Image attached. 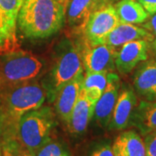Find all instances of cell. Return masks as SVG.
Listing matches in <instances>:
<instances>
[{"label": "cell", "mask_w": 156, "mask_h": 156, "mask_svg": "<svg viewBox=\"0 0 156 156\" xmlns=\"http://www.w3.org/2000/svg\"><path fill=\"white\" fill-rule=\"evenodd\" d=\"M46 90L36 81H30L0 93V142L17 139V123L29 111L44 102Z\"/></svg>", "instance_id": "1"}, {"label": "cell", "mask_w": 156, "mask_h": 156, "mask_svg": "<svg viewBox=\"0 0 156 156\" xmlns=\"http://www.w3.org/2000/svg\"><path fill=\"white\" fill-rule=\"evenodd\" d=\"M65 19V5L56 0H23L17 26L26 37L43 39L56 34Z\"/></svg>", "instance_id": "2"}, {"label": "cell", "mask_w": 156, "mask_h": 156, "mask_svg": "<svg viewBox=\"0 0 156 156\" xmlns=\"http://www.w3.org/2000/svg\"><path fill=\"white\" fill-rule=\"evenodd\" d=\"M43 68L37 56L16 50L0 56V93L17 85L33 81Z\"/></svg>", "instance_id": "3"}, {"label": "cell", "mask_w": 156, "mask_h": 156, "mask_svg": "<svg viewBox=\"0 0 156 156\" xmlns=\"http://www.w3.org/2000/svg\"><path fill=\"white\" fill-rule=\"evenodd\" d=\"M56 118L50 107H40L25 113L17 123V140L32 153H36L51 138Z\"/></svg>", "instance_id": "4"}, {"label": "cell", "mask_w": 156, "mask_h": 156, "mask_svg": "<svg viewBox=\"0 0 156 156\" xmlns=\"http://www.w3.org/2000/svg\"><path fill=\"white\" fill-rule=\"evenodd\" d=\"M83 74L80 48L69 40L62 42L51 73L49 92L55 97L63 85Z\"/></svg>", "instance_id": "5"}, {"label": "cell", "mask_w": 156, "mask_h": 156, "mask_svg": "<svg viewBox=\"0 0 156 156\" xmlns=\"http://www.w3.org/2000/svg\"><path fill=\"white\" fill-rule=\"evenodd\" d=\"M115 6L103 4L93 11L81 30L83 43L89 45L104 44L109 33L119 25Z\"/></svg>", "instance_id": "6"}, {"label": "cell", "mask_w": 156, "mask_h": 156, "mask_svg": "<svg viewBox=\"0 0 156 156\" xmlns=\"http://www.w3.org/2000/svg\"><path fill=\"white\" fill-rule=\"evenodd\" d=\"M23 0H0V54L17 50V16Z\"/></svg>", "instance_id": "7"}, {"label": "cell", "mask_w": 156, "mask_h": 156, "mask_svg": "<svg viewBox=\"0 0 156 156\" xmlns=\"http://www.w3.org/2000/svg\"><path fill=\"white\" fill-rule=\"evenodd\" d=\"M81 57L85 73L113 72L115 69L116 49L109 45H89L83 43Z\"/></svg>", "instance_id": "8"}, {"label": "cell", "mask_w": 156, "mask_h": 156, "mask_svg": "<svg viewBox=\"0 0 156 156\" xmlns=\"http://www.w3.org/2000/svg\"><path fill=\"white\" fill-rule=\"evenodd\" d=\"M150 42L147 40H135L123 44L117 51L115 57V69L122 75H128L133 71L140 62L148 59Z\"/></svg>", "instance_id": "9"}, {"label": "cell", "mask_w": 156, "mask_h": 156, "mask_svg": "<svg viewBox=\"0 0 156 156\" xmlns=\"http://www.w3.org/2000/svg\"><path fill=\"white\" fill-rule=\"evenodd\" d=\"M121 88L120 78L115 73H108V80L102 95L96 101L94 110V119L102 128H108Z\"/></svg>", "instance_id": "10"}, {"label": "cell", "mask_w": 156, "mask_h": 156, "mask_svg": "<svg viewBox=\"0 0 156 156\" xmlns=\"http://www.w3.org/2000/svg\"><path fill=\"white\" fill-rule=\"evenodd\" d=\"M97 101L82 88L78 99L70 115L67 128L73 134H83L94 115Z\"/></svg>", "instance_id": "11"}, {"label": "cell", "mask_w": 156, "mask_h": 156, "mask_svg": "<svg viewBox=\"0 0 156 156\" xmlns=\"http://www.w3.org/2000/svg\"><path fill=\"white\" fill-rule=\"evenodd\" d=\"M137 105V96L131 87L124 86L119 91L111 120L108 128L110 130H123L129 126L130 118Z\"/></svg>", "instance_id": "12"}, {"label": "cell", "mask_w": 156, "mask_h": 156, "mask_svg": "<svg viewBox=\"0 0 156 156\" xmlns=\"http://www.w3.org/2000/svg\"><path fill=\"white\" fill-rule=\"evenodd\" d=\"M83 74L71 80L56 92L55 95L56 111L62 121L67 125L74 106L83 88Z\"/></svg>", "instance_id": "13"}, {"label": "cell", "mask_w": 156, "mask_h": 156, "mask_svg": "<svg viewBox=\"0 0 156 156\" xmlns=\"http://www.w3.org/2000/svg\"><path fill=\"white\" fill-rule=\"evenodd\" d=\"M133 84L142 100L156 101V60H147L136 70Z\"/></svg>", "instance_id": "14"}, {"label": "cell", "mask_w": 156, "mask_h": 156, "mask_svg": "<svg viewBox=\"0 0 156 156\" xmlns=\"http://www.w3.org/2000/svg\"><path fill=\"white\" fill-rule=\"evenodd\" d=\"M101 5L99 0H68L65 5L68 23L74 30L80 32L90 14Z\"/></svg>", "instance_id": "15"}, {"label": "cell", "mask_w": 156, "mask_h": 156, "mask_svg": "<svg viewBox=\"0 0 156 156\" xmlns=\"http://www.w3.org/2000/svg\"><path fill=\"white\" fill-rule=\"evenodd\" d=\"M140 39L152 43L154 40V37L143 27H138L131 23H120L108 36L105 44L116 49L117 47L122 46L128 42Z\"/></svg>", "instance_id": "16"}, {"label": "cell", "mask_w": 156, "mask_h": 156, "mask_svg": "<svg viewBox=\"0 0 156 156\" xmlns=\"http://www.w3.org/2000/svg\"><path fill=\"white\" fill-rule=\"evenodd\" d=\"M129 125L145 136L156 130V101L140 100L134 108Z\"/></svg>", "instance_id": "17"}, {"label": "cell", "mask_w": 156, "mask_h": 156, "mask_svg": "<svg viewBox=\"0 0 156 156\" xmlns=\"http://www.w3.org/2000/svg\"><path fill=\"white\" fill-rule=\"evenodd\" d=\"M112 149L115 156H147L144 140L134 130H127L117 136Z\"/></svg>", "instance_id": "18"}, {"label": "cell", "mask_w": 156, "mask_h": 156, "mask_svg": "<svg viewBox=\"0 0 156 156\" xmlns=\"http://www.w3.org/2000/svg\"><path fill=\"white\" fill-rule=\"evenodd\" d=\"M117 16L122 23L141 24L149 18V14L135 0H120L115 5Z\"/></svg>", "instance_id": "19"}, {"label": "cell", "mask_w": 156, "mask_h": 156, "mask_svg": "<svg viewBox=\"0 0 156 156\" xmlns=\"http://www.w3.org/2000/svg\"><path fill=\"white\" fill-rule=\"evenodd\" d=\"M108 73L105 71L85 73L83 75V89H85L93 98L98 101L108 84Z\"/></svg>", "instance_id": "20"}, {"label": "cell", "mask_w": 156, "mask_h": 156, "mask_svg": "<svg viewBox=\"0 0 156 156\" xmlns=\"http://www.w3.org/2000/svg\"><path fill=\"white\" fill-rule=\"evenodd\" d=\"M35 156H72L67 146L59 140L50 138L45 142L38 150L35 153Z\"/></svg>", "instance_id": "21"}, {"label": "cell", "mask_w": 156, "mask_h": 156, "mask_svg": "<svg viewBox=\"0 0 156 156\" xmlns=\"http://www.w3.org/2000/svg\"><path fill=\"white\" fill-rule=\"evenodd\" d=\"M3 156H35V154L23 146L17 139H9L0 142Z\"/></svg>", "instance_id": "22"}, {"label": "cell", "mask_w": 156, "mask_h": 156, "mask_svg": "<svg viewBox=\"0 0 156 156\" xmlns=\"http://www.w3.org/2000/svg\"><path fill=\"white\" fill-rule=\"evenodd\" d=\"M144 142L147 156H156V130L145 135Z\"/></svg>", "instance_id": "23"}, {"label": "cell", "mask_w": 156, "mask_h": 156, "mask_svg": "<svg viewBox=\"0 0 156 156\" xmlns=\"http://www.w3.org/2000/svg\"><path fill=\"white\" fill-rule=\"evenodd\" d=\"M89 156H115L110 145H101L93 151Z\"/></svg>", "instance_id": "24"}, {"label": "cell", "mask_w": 156, "mask_h": 156, "mask_svg": "<svg viewBox=\"0 0 156 156\" xmlns=\"http://www.w3.org/2000/svg\"><path fill=\"white\" fill-rule=\"evenodd\" d=\"M138 2L149 15L156 14V0H138Z\"/></svg>", "instance_id": "25"}, {"label": "cell", "mask_w": 156, "mask_h": 156, "mask_svg": "<svg viewBox=\"0 0 156 156\" xmlns=\"http://www.w3.org/2000/svg\"><path fill=\"white\" fill-rule=\"evenodd\" d=\"M142 27L148 30L154 37H156V14L152 15L145 23H142Z\"/></svg>", "instance_id": "26"}, {"label": "cell", "mask_w": 156, "mask_h": 156, "mask_svg": "<svg viewBox=\"0 0 156 156\" xmlns=\"http://www.w3.org/2000/svg\"><path fill=\"white\" fill-rule=\"evenodd\" d=\"M152 49L154 51V53L156 54V39H154L153 42H152Z\"/></svg>", "instance_id": "27"}, {"label": "cell", "mask_w": 156, "mask_h": 156, "mask_svg": "<svg viewBox=\"0 0 156 156\" xmlns=\"http://www.w3.org/2000/svg\"><path fill=\"white\" fill-rule=\"evenodd\" d=\"M57 2H59V3H61L62 5H66V3H67L68 0H56Z\"/></svg>", "instance_id": "28"}, {"label": "cell", "mask_w": 156, "mask_h": 156, "mask_svg": "<svg viewBox=\"0 0 156 156\" xmlns=\"http://www.w3.org/2000/svg\"><path fill=\"white\" fill-rule=\"evenodd\" d=\"M99 1H100L101 3H102V4H106L108 0H99Z\"/></svg>", "instance_id": "29"}, {"label": "cell", "mask_w": 156, "mask_h": 156, "mask_svg": "<svg viewBox=\"0 0 156 156\" xmlns=\"http://www.w3.org/2000/svg\"><path fill=\"white\" fill-rule=\"evenodd\" d=\"M0 156H3L2 155V149H1V146H0Z\"/></svg>", "instance_id": "30"}, {"label": "cell", "mask_w": 156, "mask_h": 156, "mask_svg": "<svg viewBox=\"0 0 156 156\" xmlns=\"http://www.w3.org/2000/svg\"><path fill=\"white\" fill-rule=\"evenodd\" d=\"M0 137H1V132H0Z\"/></svg>", "instance_id": "31"}]
</instances>
